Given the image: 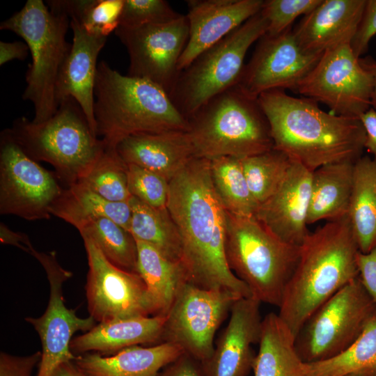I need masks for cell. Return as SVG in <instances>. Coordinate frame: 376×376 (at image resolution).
<instances>
[{"instance_id":"f1b7e54d","label":"cell","mask_w":376,"mask_h":376,"mask_svg":"<svg viewBox=\"0 0 376 376\" xmlns=\"http://www.w3.org/2000/svg\"><path fill=\"white\" fill-rule=\"evenodd\" d=\"M347 218L360 252L376 246V159L361 157L354 164Z\"/></svg>"},{"instance_id":"681fc988","label":"cell","mask_w":376,"mask_h":376,"mask_svg":"<svg viewBox=\"0 0 376 376\" xmlns=\"http://www.w3.org/2000/svg\"><path fill=\"white\" fill-rule=\"evenodd\" d=\"M51 376H86L75 361H68L59 365Z\"/></svg>"},{"instance_id":"d590c367","label":"cell","mask_w":376,"mask_h":376,"mask_svg":"<svg viewBox=\"0 0 376 376\" xmlns=\"http://www.w3.org/2000/svg\"><path fill=\"white\" fill-rule=\"evenodd\" d=\"M240 160L249 190L258 206L275 193L292 164L285 154L274 148Z\"/></svg>"},{"instance_id":"ba28073f","label":"cell","mask_w":376,"mask_h":376,"mask_svg":"<svg viewBox=\"0 0 376 376\" xmlns=\"http://www.w3.org/2000/svg\"><path fill=\"white\" fill-rule=\"evenodd\" d=\"M299 253L300 246L281 241L256 217L226 212L227 263L260 302L279 307Z\"/></svg>"},{"instance_id":"7bdbcfd3","label":"cell","mask_w":376,"mask_h":376,"mask_svg":"<svg viewBox=\"0 0 376 376\" xmlns=\"http://www.w3.org/2000/svg\"><path fill=\"white\" fill-rule=\"evenodd\" d=\"M357 262L359 279L376 306V246L366 253L359 251Z\"/></svg>"},{"instance_id":"44dd1931","label":"cell","mask_w":376,"mask_h":376,"mask_svg":"<svg viewBox=\"0 0 376 376\" xmlns=\"http://www.w3.org/2000/svg\"><path fill=\"white\" fill-rule=\"evenodd\" d=\"M70 28L73 33L71 49L58 78L56 98L58 106L65 100L73 98L96 135L94 103L97 61L107 38L88 33L75 19H70Z\"/></svg>"},{"instance_id":"5bb4252c","label":"cell","mask_w":376,"mask_h":376,"mask_svg":"<svg viewBox=\"0 0 376 376\" xmlns=\"http://www.w3.org/2000/svg\"><path fill=\"white\" fill-rule=\"evenodd\" d=\"M185 15L165 23L118 26L116 36L129 55V76L144 79L168 94L178 75V63L189 39Z\"/></svg>"},{"instance_id":"277c9868","label":"cell","mask_w":376,"mask_h":376,"mask_svg":"<svg viewBox=\"0 0 376 376\" xmlns=\"http://www.w3.org/2000/svg\"><path fill=\"white\" fill-rule=\"evenodd\" d=\"M94 116L96 135L109 148L134 134L189 129L164 90L148 80L123 75L104 61L97 68Z\"/></svg>"},{"instance_id":"f546056e","label":"cell","mask_w":376,"mask_h":376,"mask_svg":"<svg viewBox=\"0 0 376 376\" xmlns=\"http://www.w3.org/2000/svg\"><path fill=\"white\" fill-rule=\"evenodd\" d=\"M50 212L74 227L90 219L106 217L130 231L132 210L129 201H108L79 182L63 189Z\"/></svg>"},{"instance_id":"836d02e7","label":"cell","mask_w":376,"mask_h":376,"mask_svg":"<svg viewBox=\"0 0 376 376\" xmlns=\"http://www.w3.org/2000/svg\"><path fill=\"white\" fill-rule=\"evenodd\" d=\"M215 190L226 212L242 217H255L258 204L253 197L239 158L224 156L210 159Z\"/></svg>"},{"instance_id":"2e32d148","label":"cell","mask_w":376,"mask_h":376,"mask_svg":"<svg viewBox=\"0 0 376 376\" xmlns=\"http://www.w3.org/2000/svg\"><path fill=\"white\" fill-rule=\"evenodd\" d=\"M88 271L85 286L90 315L98 323L150 316L146 287L137 272L111 263L95 245L84 239Z\"/></svg>"},{"instance_id":"6da1fadb","label":"cell","mask_w":376,"mask_h":376,"mask_svg":"<svg viewBox=\"0 0 376 376\" xmlns=\"http://www.w3.org/2000/svg\"><path fill=\"white\" fill-rule=\"evenodd\" d=\"M166 207L180 236L187 281L252 297L227 263L226 211L212 182L210 159L194 157L169 182Z\"/></svg>"},{"instance_id":"4dcf8cb0","label":"cell","mask_w":376,"mask_h":376,"mask_svg":"<svg viewBox=\"0 0 376 376\" xmlns=\"http://www.w3.org/2000/svg\"><path fill=\"white\" fill-rule=\"evenodd\" d=\"M130 233L173 261L181 262L182 243L178 228L167 207H151L131 196Z\"/></svg>"},{"instance_id":"8992f818","label":"cell","mask_w":376,"mask_h":376,"mask_svg":"<svg viewBox=\"0 0 376 376\" xmlns=\"http://www.w3.org/2000/svg\"><path fill=\"white\" fill-rule=\"evenodd\" d=\"M8 130L27 155L51 164L67 187L78 182L90 171L106 147L71 97L61 102L47 120L35 123L22 116Z\"/></svg>"},{"instance_id":"7a4b0ae2","label":"cell","mask_w":376,"mask_h":376,"mask_svg":"<svg viewBox=\"0 0 376 376\" xmlns=\"http://www.w3.org/2000/svg\"><path fill=\"white\" fill-rule=\"evenodd\" d=\"M268 120L274 148L311 171L325 164L355 162L364 149L366 132L358 118L329 113L318 102L282 90L258 96Z\"/></svg>"},{"instance_id":"ac0fdd59","label":"cell","mask_w":376,"mask_h":376,"mask_svg":"<svg viewBox=\"0 0 376 376\" xmlns=\"http://www.w3.org/2000/svg\"><path fill=\"white\" fill-rule=\"evenodd\" d=\"M260 303L253 296L233 303L212 354L201 363L204 376H247L252 370V345L259 343L261 331Z\"/></svg>"},{"instance_id":"d6986e66","label":"cell","mask_w":376,"mask_h":376,"mask_svg":"<svg viewBox=\"0 0 376 376\" xmlns=\"http://www.w3.org/2000/svg\"><path fill=\"white\" fill-rule=\"evenodd\" d=\"M312 171L292 162L275 193L259 205L256 218L281 241L300 246L308 235Z\"/></svg>"},{"instance_id":"4316f807","label":"cell","mask_w":376,"mask_h":376,"mask_svg":"<svg viewBox=\"0 0 376 376\" xmlns=\"http://www.w3.org/2000/svg\"><path fill=\"white\" fill-rule=\"evenodd\" d=\"M295 341L279 315L268 313L262 320L259 350L252 367L254 376H307Z\"/></svg>"},{"instance_id":"bcb514c9","label":"cell","mask_w":376,"mask_h":376,"mask_svg":"<svg viewBox=\"0 0 376 376\" xmlns=\"http://www.w3.org/2000/svg\"><path fill=\"white\" fill-rule=\"evenodd\" d=\"M29 49L26 42L21 41L0 42V65L13 60H25Z\"/></svg>"},{"instance_id":"3957f363","label":"cell","mask_w":376,"mask_h":376,"mask_svg":"<svg viewBox=\"0 0 376 376\" xmlns=\"http://www.w3.org/2000/svg\"><path fill=\"white\" fill-rule=\"evenodd\" d=\"M359 251L347 216L327 221L306 237L279 307L295 338L321 305L359 277Z\"/></svg>"},{"instance_id":"7c38bea8","label":"cell","mask_w":376,"mask_h":376,"mask_svg":"<svg viewBox=\"0 0 376 376\" xmlns=\"http://www.w3.org/2000/svg\"><path fill=\"white\" fill-rule=\"evenodd\" d=\"M55 172L27 155L8 129L0 136V213L29 221L49 219L63 188Z\"/></svg>"},{"instance_id":"52a82bcc","label":"cell","mask_w":376,"mask_h":376,"mask_svg":"<svg viewBox=\"0 0 376 376\" xmlns=\"http://www.w3.org/2000/svg\"><path fill=\"white\" fill-rule=\"evenodd\" d=\"M69 27L70 18L51 10L42 0H28L19 11L0 24L1 30L23 38L31 52L22 98L33 103L35 123L47 120L58 110L56 84L72 46L66 40Z\"/></svg>"},{"instance_id":"d4e9b609","label":"cell","mask_w":376,"mask_h":376,"mask_svg":"<svg viewBox=\"0 0 376 376\" xmlns=\"http://www.w3.org/2000/svg\"><path fill=\"white\" fill-rule=\"evenodd\" d=\"M166 315L138 316L100 322L91 330L73 338L70 350L74 354L94 351L115 354L139 344H159Z\"/></svg>"},{"instance_id":"ffe728a7","label":"cell","mask_w":376,"mask_h":376,"mask_svg":"<svg viewBox=\"0 0 376 376\" xmlns=\"http://www.w3.org/2000/svg\"><path fill=\"white\" fill-rule=\"evenodd\" d=\"M264 0H189V39L178 63L180 72L198 56L258 14Z\"/></svg>"},{"instance_id":"9c48e42d","label":"cell","mask_w":376,"mask_h":376,"mask_svg":"<svg viewBox=\"0 0 376 376\" xmlns=\"http://www.w3.org/2000/svg\"><path fill=\"white\" fill-rule=\"evenodd\" d=\"M260 11L181 70L169 95L188 119L208 100L238 84L249 47L267 33Z\"/></svg>"},{"instance_id":"30bf717a","label":"cell","mask_w":376,"mask_h":376,"mask_svg":"<svg viewBox=\"0 0 376 376\" xmlns=\"http://www.w3.org/2000/svg\"><path fill=\"white\" fill-rule=\"evenodd\" d=\"M376 306L355 279L321 305L295 338L297 352L305 363L333 358L360 335Z\"/></svg>"},{"instance_id":"e575fe53","label":"cell","mask_w":376,"mask_h":376,"mask_svg":"<svg viewBox=\"0 0 376 376\" xmlns=\"http://www.w3.org/2000/svg\"><path fill=\"white\" fill-rule=\"evenodd\" d=\"M46 4L76 19L88 33L107 38L119 26L124 0H50Z\"/></svg>"},{"instance_id":"f6af8a7d","label":"cell","mask_w":376,"mask_h":376,"mask_svg":"<svg viewBox=\"0 0 376 376\" xmlns=\"http://www.w3.org/2000/svg\"><path fill=\"white\" fill-rule=\"evenodd\" d=\"M359 119L366 132L364 148L376 159V110L370 107L359 116Z\"/></svg>"},{"instance_id":"c3c4849f","label":"cell","mask_w":376,"mask_h":376,"mask_svg":"<svg viewBox=\"0 0 376 376\" xmlns=\"http://www.w3.org/2000/svg\"><path fill=\"white\" fill-rule=\"evenodd\" d=\"M360 64L370 73L373 79V89L371 96V107L376 110V61L371 56L359 58Z\"/></svg>"},{"instance_id":"60d3db41","label":"cell","mask_w":376,"mask_h":376,"mask_svg":"<svg viewBox=\"0 0 376 376\" xmlns=\"http://www.w3.org/2000/svg\"><path fill=\"white\" fill-rule=\"evenodd\" d=\"M376 35V0H366L361 19L350 46L357 58L365 54Z\"/></svg>"},{"instance_id":"5b68a950","label":"cell","mask_w":376,"mask_h":376,"mask_svg":"<svg viewBox=\"0 0 376 376\" xmlns=\"http://www.w3.org/2000/svg\"><path fill=\"white\" fill-rule=\"evenodd\" d=\"M187 120L196 157L243 159L274 148L269 124L258 97L238 85L208 100Z\"/></svg>"},{"instance_id":"ee69618b","label":"cell","mask_w":376,"mask_h":376,"mask_svg":"<svg viewBox=\"0 0 376 376\" xmlns=\"http://www.w3.org/2000/svg\"><path fill=\"white\" fill-rule=\"evenodd\" d=\"M156 376H204L201 363L184 353Z\"/></svg>"},{"instance_id":"d6a6232c","label":"cell","mask_w":376,"mask_h":376,"mask_svg":"<svg viewBox=\"0 0 376 376\" xmlns=\"http://www.w3.org/2000/svg\"><path fill=\"white\" fill-rule=\"evenodd\" d=\"M75 228L83 240L92 241L114 265L137 272L136 242L129 231L106 217L84 221Z\"/></svg>"},{"instance_id":"484cf974","label":"cell","mask_w":376,"mask_h":376,"mask_svg":"<svg viewBox=\"0 0 376 376\" xmlns=\"http://www.w3.org/2000/svg\"><path fill=\"white\" fill-rule=\"evenodd\" d=\"M137 272L146 287V302L150 316H165L182 285L187 281L181 262L165 257L151 245L136 240Z\"/></svg>"},{"instance_id":"4fadbf2b","label":"cell","mask_w":376,"mask_h":376,"mask_svg":"<svg viewBox=\"0 0 376 376\" xmlns=\"http://www.w3.org/2000/svg\"><path fill=\"white\" fill-rule=\"evenodd\" d=\"M373 89L372 75L346 43L325 51L297 92L322 102L334 114L359 118L371 107Z\"/></svg>"},{"instance_id":"9a60e30c","label":"cell","mask_w":376,"mask_h":376,"mask_svg":"<svg viewBox=\"0 0 376 376\" xmlns=\"http://www.w3.org/2000/svg\"><path fill=\"white\" fill-rule=\"evenodd\" d=\"M43 267L49 283V298L45 313L38 318L24 320L37 331L41 342V359L36 376H51L61 363L75 361L77 356L70 350L72 336L77 331L86 332L93 328L95 320L91 315L80 318L75 310L67 308L63 296V284L72 273L61 267L54 251L31 254Z\"/></svg>"},{"instance_id":"ab89813d","label":"cell","mask_w":376,"mask_h":376,"mask_svg":"<svg viewBox=\"0 0 376 376\" xmlns=\"http://www.w3.org/2000/svg\"><path fill=\"white\" fill-rule=\"evenodd\" d=\"M322 0H265L260 13L267 22V34L276 36L291 28L301 15H307Z\"/></svg>"},{"instance_id":"7402d4cb","label":"cell","mask_w":376,"mask_h":376,"mask_svg":"<svg viewBox=\"0 0 376 376\" xmlns=\"http://www.w3.org/2000/svg\"><path fill=\"white\" fill-rule=\"evenodd\" d=\"M366 0H322L293 29L305 52L322 54L342 44H350L359 25Z\"/></svg>"},{"instance_id":"603a6c76","label":"cell","mask_w":376,"mask_h":376,"mask_svg":"<svg viewBox=\"0 0 376 376\" xmlns=\"http://www.w3.org/2000/svg\"><path fill=\"white\" fill-rule=\"evenodd\" d=\"M127 164L154 172L170 182L195 157L188 131L130 136L116 147Z\"/></svg>"},{"instance_id":"74e56055","label":"cell","mask_w":376,"mask_h":376,"mask_svg":"<svg viewBox=\"0 0 376 376\" xmlns=\"http://www.w3.org/2000/svg\"><path fill=\"white\" fill-rule=\"evenodd\" d=\"M131 196L156 208L166 207L169 182L162 176L134 164H127Z\"/></svg>"},{"instance_id":"e0dca14e","label":"cell","mask_w":376,"mask_h":376,"mask_svg":"<svg viewBox=\"0 0 376 376\" xmlns=\"http://www.w3.org/2000/svg\"><path fill=\"white\" fill-rule=\"evenodd\" d=\"M258 41L237 84L245 93L256 97L272 90L297 92L300 83L323 54L302 50L292 28L276 36L265 33Z\"/></svg>"},{"instance_id":"1f68e13d","label":"cell","mask_w":376,"mask_h":376,"mask_svg":"<svg viewBox=\"0 0 376 376\" xmlns=\"http://www.w3.org/2000/svg\"><path fill=\"white\" fill-rule=\"evenodd\" d=\"M307 376H376V312L357 338L329 359L305 363Z\"/></svg>"},{"instance_id":"7dc6e473","label":"cell","mask_w":376,"mask_h":376,"mask_svg":"<svg viewBox=\"0 0 376 376\" xmlns=\"http://www.w3.org/2000/svg\"><path fill=\"white\" fill-rule=\"evenodd\" d=\"M0 241L1 244L17 246L30 255L35 249L25 233L14 232L3 223L0 224Z\"/></svg>"},{"instance_id":"cb8c5ba5","label":"cell","mask_w":376,"mask_h":376,"mask_svg":"<svg viewBox=\"0 0 376 376\" xmlns=\"http://www.w3.org/2000/svg\"><path fill=\"white\" fill-rule=\"evenodd\" d=\"M184 353L176 345L162 343L131 346L109 357L100 353L79 355L75 363L86 376H156Z\"/></svg>"},{"instance_id":"8fae6325","label":"cell","mask_w":376,"mask_h":376,"mask_svg":"<svg viewBox=\"0 0 376 376\" xmlns=\"http://www.w3.org/2000/svg\"><path fill=\"white\" fill-rule=\"evenodd\" d=\"M240 297L229 290L204 289L186 281L166 315L159 343H173L198 362L206 361L213 353L217 330Z\"/></svg>"},{"instance_id":"8d00e7d4","label":"cell","mask_w":376,"mask_h":376,"mask_svg":"<svg viewBox=\"0 0 376 376\" xmlns=\"http://www.w3.org/2000/svg\"><path fill=\"white\" fill-rule=\"evenodd\" d=\"M105 199L113 202H128L127 164L120 158L116 148L105 147L90 171L78 182Z\"/></svg>"},{"instance_id":"83f0119b","label":"cell","mask_w":376,"mask_h":376,"mask_svg":"<svg viewBox=\"0 0 376 376\" xmlns=\"http://www.w3.org/2000/svg\"><path fill=\"white\" fill-rule=\"evenodd\" d=\"M354 164L352 162L331 163L313 171L308 225L347 216Z\"/></svg>"},{"instance_id":"f35d334b","label":"cell","mask_w":376,"mask_h":376,"mask_svg":"<svg viewBox=\"0 0 376 376\" xmlns=\"http://www.w3.org/2000/svg\"><path fill=\"white\" fill-rule=\"evenodd\" d=\"M181 15L164 0H124L119 26L132 28L165 23Z\"/></svg>"},{"instance_id":"b9f144b4","label":"cell","mask_w":376,"mask_h":376,"mask_svg":"<svg viewBox=\"0 0 376 376\" xmlns=\"http://www.w3.org/2000/svg\"><path fill=\"white\" fill-rule=\"evenodd\" d=\"M40 359L41 351L26 356H16L1 352L0 376H31Z\"/></svg>"}]
</instances>
